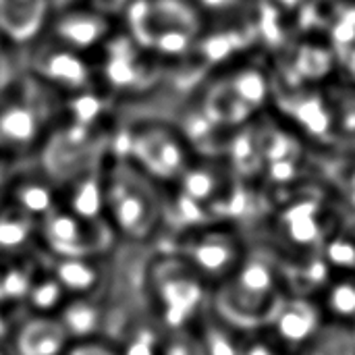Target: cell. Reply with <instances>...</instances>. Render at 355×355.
<instances>
[{
  "instance_id": "9",
  "label": "cell",
  "mask_w": 355,
  "mask_h": 355,
  "mask_svg": "<svg viewBox=\"0 0 355 355\" xmlns=\"http://www.w3.org/2000/svg\"><path fill=\"white\" fill-rule=\"evenodd\" d=\"M54 279L69 293H89L100 283V270L87 258H58Z\"/></svg>"
},
{
  "instance_id": "1",
  "label": "cell",
  "mask_w": 355,
  "mask_h": 355,
  "mask_svg": "<svg viewBox=\"0 0 355 355\" xmlns=\"http://www.w3.org/2000/svg\"><path fill=\"white\" fill-rule=\"evenodd\" d=\"M154 297L156 310L168 329H181L200 310L204 291L202 279L181 260L164 262L154 275Z\"/></svg>"
},
{
  "instance_id": "18",
  "label": "cell",
  "mask_w": 355,
  "mask_h": 355,
  "mask_svg": "<svg viewBox=\"0 0 355 355\" xmlns=\"http://www.w3.org/2000/svg\"><path fill=\"white\" fill-rule=\"evenodd\" d=\"M123 355H160V341L150 333H141L127 341Z\"/></svg>"
},
{
  "instance_id": "7",
  "label": "cell",
  "mask_w": 355,
  "mask_h": 355,
  "mask_svg": "<svg viewBox=\"0 0 355 355\" xmlns=\"http://www.w3.org/2000/svg\"><path fill=\"white\" fill-rule=\"evenodd\" d=\"M67 331L60 320L33 318L23 324L15 339L17 355H60L67 345Z\"/></svg>"
},
{
  "instance_id": "6",
  "label": "cell",
  "mask_w": 355,
  "mask_h": 355,
  "mask_svg": "<svg viewBox=\"0 0 355 355\" xmlns=\"http://www.w3.org/2000/svg\"><path fill=\"white\" fill-rule=\"evenodd\" d=\"M272 316V331L277 339L285 345H304L310 343L312 335L318 329V310L314 306L295 300V302H279Z\"/></svg>"
},
{
  "instance_id": "10",
  "label": "cell",
  "mask_w": 355,
  "mask_h": 355,
  "mask_svg": "<svg viewBox=\"0 0 355 355\" xmlns=\"http://www.w3.org/2000/svg\"><path fill=\"white\" fill-rule=\"evenodd\" d=\"M40 19V0H0V29L12 37L29 35Z\"/></svg>"
},
{
  "instance_id": "5",
  "label": "cell",
  "mask_w": 355,
  "mask_h": 355,
  "mask_svg": "<svg viewBox=\"0 0 355 355\" xmlns=\"http://www.w3.org/2000/svg\"><path fill=\"white\" fill-rule=\"evenodd\" d=\"M96 223H89V218H83L79 214H69L54 210L46 216L42 235L46 243L58 254V258H89L100 245H104V235H94L92 227Z\"/></svg>"
},
{
  "instance_id": "21",
  "label": "cell",
  "mask_w": 355,
  "mask_h": 355,
  "mask_svg": "<svg viewBox=\"0 0 355 355\" xmlns=\"http://www.w3.org/2000/svg\"><path fill=\"white\" fill-rule=\"evenodd\" d=\"M2 179H4V177H2V168H0V185H2Z\"/></svg>"
},
{
  "instance_id": "14",
  "label": "cell",
  "mask_w": 355,
  "mask_h": 355,
  "mask_svg": "<svg viewBox=\"0 0 355 355\" xmlns=\"http://www.w3.org/2000/svg\"><path fill=\"white\" fill-rule=\"evenodd\" d=\"M200 339L206 355H241V343H237L220 324H206Z\"/></svg>"
},
{
  "instance_id": "4",
  "label": "cell",
  "mask_w": 355,
  "mask_h": 355,
  "mask_svg": "<svg viewBox=\"0 0 355 355\" xmlns=\"http://www.w3.org/2000/svg\"><path fill=\"white\" fill-rule=\"evenodd\" d=\"M104 202L110 208L116 227H121L127 235L144 237L154 227L158 212L156 202L135 181L121 177L112 185L106 183Z\"/></svg>"
},
{
  "instance_id": "13",
  "label": "cell",
  "mask_w": 355,
  "mask_h": 355,
  "mask_svg": "<svg viewBox=\"0 0 355 355\" xmlns=\"http://www.w3.org/2000/svg\"><path fill=\"white\" fill-rule=\"evenodd\" d=\"M15 200H17V210L23 212L25 216H35V214L48 216L50 212H54L52 193L42 183H21L15 189Z\"/></svg>"
},
{
  "instance_id": "19",
  "label": "cell",
  "mask_w": 355,
  "mask_h": 355,
  "mask_svg": "<svg viewBox=\"0 0 355 355\" xmlns=\"http://www.w3.org/2000/svg\"><path fill=\"white\" fill-rule=\"evenodd\" d=\"M71 355H112L110 352H106L102 345H94V343H83L79 345Z\"/></svg>"
},
{
  "instance_id": "15",
  "label": "cell",
  "mask_w": 355,
  "mask_h": 355,
  "mask_svg": "<svg viewBox=\"0 0 355 355\" xmlns=\"http://www.w3.org/2000/svg\"><path fill=\"white\" fill-rule=\"evenodd\" d=\"M64 289L60 287V283L52 277V279H46L37 285H31L29 287V300H31V306L33 310H42V312H48V310H54L56 306H60V297H62Z\"/></svg>"
},
{
  "instance_id": "11",
  "label": "cell",
  "mask_w": 355,
  "mask_h": 355,
  "mask_svg": "<svg viewBox=\"0 0 355 355\" xmlns=\"http://www.w3.org/2000/svg\"><path fill=\"white\" fill-rule=\"evenodd\" d=\"M31 237V220L15 208L0 214V252H17Z\"/></svg>"
},
{
  "instance_id": "20",
  "label": "cell",
  "mask_w": 355,
  "mask_h": 355,
  "mask_svg": "<svg viewBox=\"0 0 355 355\" xmlns=\"http://www.w3.org/2000/svg\"><path fill=\"white\" fill-rule=\"evenodd\" d=\"M4 85V62H2V56H0V89Z\"/></svg>"
},
{
  "instance_id": "2",
  "label": "cell",
  "mask_w": 355,
  "mask_h": 355,
  "mask_svg": "<svg viewBox=\"0 0 355 355\" xmlns=\"http://www.w3.org/2000/svg\"><path fill=\"white\" fill-rule=\"evenodd\" d=\"M235 316L254 318L260 312L270 316L279 306L277 300V277L268 262L258 258H243L239 268L233 272L231 297L225 304Z\"/></svg>"
},
{
  "instance_id": "8",
  "label": "cell",
  "mask_w": 355,
  "mask_h": 355,
  "mask_svg": "<svg viewBox=\"0 0 355 355\" xmlns=\"http://www.w3.org/2000/svg\"><path fill=\"white\" fill-rule=\"evenodd\" d=\"M37 119L21 100H0V150H19L33 141Z\"/></svg>"
},
{
  "instance_id": "3",
  "label": "cell",
  "mask_w": 355,
  "mask_h": 355,
  "mask_svg": "<svg viewBox=\"0 0 355 355\" xmlns=\"http://www.w3.org/2000/svg\"><path fill=\"white\" fill-rule=\"evenodd\" d=\"M183 262L200 279H223L233 275L243 262V258L235 237L210 231L185 243Z\"/></svg>"
},
{
  "instance_id": "12",
  "label": "cell",
  "mask_w": 355,
  "mask_h": 355,
  "mask_svg": "<svg viewBox=\"0 0 355 355\" xmlns=\"http://www.w3.org/2000/svg\"><path fill=\"white\" fill-rule=\"evenodd\" d=\"M60 324H62V329L67 331L69 337L85 339L98 327V312L85 300H77L75 304H71V306L64 308L62 318H60Z\"/></svg>"
},
{
  "instance_id": "16",
  "label": "cell",
  "mask_w": 355,
  "mask_h": 355,
  "mask_svg": "<svg viewBox=\"0 0 355 355\" xmlns=\"http://www.w3.org/2000/svg\"><path fill=\"white\" fill-rule=\"evenodd\" d=\"M160 355H206V349L200 337L177 329L164 343H160Z\"/></svg>"
},
{
  "instance_id": "17",
  "label": "cell",
  "mask_w": 355,
  "mask_h": 355,
  "mask_svg": "<svg viewBox=\"0 0 355 355\" xmlns=\"http://www.w3.org/2000/svg\"><path fill=\"white\" fill-rule=\"evenodd\" d=\"M331 310L339 316H354L355 314V285L343 283L331 291Z\"/></svg>"
}]
</instances>
